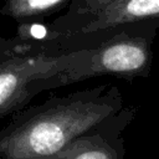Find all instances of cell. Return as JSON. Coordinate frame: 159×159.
<instances>
[{
	"label": "cell",
	"mask_w": 159,
	"mask_h": 159,
	"mask_svg": "<svg viewBox=\"0 0 159 159\" xmlns=\"http://www.w3.org/2000/svg\"><path fill=\"white\" fill-rule=\"evenodd\" d=\"M150 20H159V0H73L40 41L62 52L94 48L107 32Z\"/></svg>",
	"instance_id": "3957f363"
},
{
	"label": "cell",
	"mask_w": 159,
	"mask_h": 159,
	"mask_svg": "<svg viewBox=\"0 0 159 159\" xmlns=\"http://www.w3.org/2000/svg\"><path fill=\"white\" fill-rule=\"evenodd\" d=\"M159 20L125 25L107 32L93 48L89 62L48 81L46 89L63 87L98 76H114L132 82L148 78L153 65V43Z\"/></svg>",
	"instance_id": "277c9868"
},
{
	"label": "cell",
	"mask_w": 159,
	"mask_h": 159,
	"mask_svg": "<svg viewBox=\"0 0 159 159\" xmlns=\"http://www.w3.org/2000/svg\"><path fill=\"white\" fill-rule=\"evenodd\" d=\"M138 111L137 106H124L122 111L73 139L61 150L37 159H124L123 133Z\"/></svg>",
	"instance_id": "5b68a950"
},
{
	"label": "cell",
	"mask_w": 159,
	"mask_h": 159,
	"mask_svg": "<svg viewBox=\"0 0 159 159\" xmlns=\"http://www.w3.org/2000/svg\"><path fill=\"white\" fill-rule=\"evenodd\" d=\"M124 108L117 86L98 84L12 114L0 130V159H37L61 150Z\"/></svg>",
	"instance_id": "6da1fadb"
},
{
	"label": "cell",
	"mask_w": 159,
	"mask_h": 159,
	"mask_svg": "<svg viewBox=\"0 0 159 159\" xmlns=\"http://www.w3.org/2000/svg\"><path fill=\"white\" fill-rule=\"evenodd\" d=\"M73 0H5L0 10L2 16L21 24L45 22L47 16L66 11Z\"/></svg>",
	"instance_id": "8992f818"
},
{
	"label": "cell",
	"mask_w": 159,
	"mask_h": 159,
	"mask_svg": "<svg viewBox=\"0 0 159 159\" xmlns=\"http://www.w3.org/2000/svg\"><path fill=\"white\" fill-rule=\"evenodd\" d=\"M93 48L61 52L42 41L12 36L0 39V118L25 109L53 77L84 66Z\"/></svg>",
	"instance_id": "7a4b0ae2"
}]
</instances>
